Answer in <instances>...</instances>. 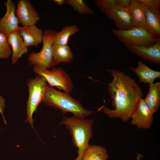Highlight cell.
Here are the masks:
<instances>
[{
	"label": "cell",
	"instance_id": "obj_28",
	"mask_svg": "<svg viewBox=\"0 0 160 160\" xmlns=\"http://www.w3.org/2000/svg\"><path fill=\"white\" fill-rule=\"evenodd\" d=\"M54 1L58 5L61 6L65 3V1L64 0H54Z\"/></svg>",
	"mask_w": 160,
	"mask_h": 160
},
{
	"label": "cell",
	"instance_id": "obj_29",
	"mask_svg": "<svg viewBox=\"0 0 160 160\" xmlns=\"http://www.w3.org/2000/svg\"><path fill=\"white\" fill-rule=\"evenodd\" d=\"M137 160H140V156H138L137 158Z\"/></svg>",
	"mask_w": 160,
	"mask_h": 160
},
{
	"label": "cell",
	"instance_id": "obj_27",
	"mask_svg": "<svg viewBox=\"0 0 160 160\" xmlns=\"http://www.w3.org/2000/svg\"><path fill=\"white\" fill-rule=\"evenodd\" d=\"M116 5L123 8H129L131 0H115Z\"/></svg>",
	"mask_w": 160,
	"mask_h": 160
},
{
	"label": "cell",
	"instance_id": "obj_1",
	"mask_svg": "<svg viewBox=\"0 0 160 160\" xmlns=\"http://www.w3.org/2000/svg\"><path fill=\"white\" fill-rule=\"evenodd\" d=\"M110 72L113 79L107 85L114 109L104 106L102 108L110 118H119L123 122H127L131 119L143 97L142 90L128 75L116 69H112Z\"/></svg>",
	"mask_w": 160,
	"mask_h": 160
},
{
	"label": "cell",
	"instance_id": "obj_2",
	"mask_svg": "<svg viewBox=\"0 0 160 160\" xmlns=\"http://www.w3.org/2000/svg\"><path fill=\"white\" fill-rule=\"evenodd\" d=\"M92 119L80 118L73 116H64L60 123L71 135L73 144L78 149L77 157L74 160H81L84 153L89 145L93 135Z\"/></svg>",
	"mask_w": 160,
	"mask_h": 160
},
{
	"label": "cell",
	"instance_id": "obj_15",
	"mask_svg": "<svg viewBox=\"0 0 160 160\" xmlns=\"http://www.w3.org/2000/svg\"><path fill=\"white\" fill-rule=\"evenodd\" d=\"M130 68L138 77L141 82L151 84L153 83L155 79L160 77L159 71L151 69L141 60L138 62L136 68L130 66Z\"/></svg>",
	"mask_w": 160,
	"mask_h": 160
},
{
	"label": "cell",
	"instance_id": "obj_10",
	"mask_svg": "<svg viewBox=\"0 0 160 160\" xmlns=\"http://www.w3.org/2000/svg\"><path fill=\"white\" fill-rule=\"evenodd\" d=\"M7 8L4 15L0 19V33L7 37L12 32L19 31V21L15 13V5L12 0H7L5 3Z\"/></svg>",
	"mask_w": 160,
	"mask_h": 160
},
{
	"label": "cell",
	"instance_id": "obj_24",
	"mask_svg": "<svg viewBox=\"0 0 160 160\" xmlns=\"http://www.w3.org/2000/svg\"><path fill=\"white\" fill-rule=\"evenodd\" d=\"M95 2L97 8L106 15L116 6L115 0H97Z\"/></svg>",
	"mask_w": 160,
	"mask_h": 160
},
{
	"label": "cell",
	"instance_id": "obj_13",
	"mask_svg": "<svg viewBox=\"0 0 160 160\" xmlns=\"http://www.w3.org/2000/svg\"><path fill=\"white\" fill-rule=\"evenodd\" d=\"M25 45L37 47L42 42L44 31L34 25L27 27H20L19 30Z\"/></svg>",
	"mask_w": 160,
	"mask_h": 160
},
{
	"label": "cell",
	"instance_id": "obj_3",
	"mask_svg": "<svg viewBox=\"0 0 160 160\" xmlns=\"http://www.w3.org/2000/svg\"><path fill=\"white\" fill-rule=\"evenodd\" d=\"M43 102L48 106L60 110L63 113L70 112L80 118H86L95 112L87 109L69 94L58 91L49 85Z\"/></svg>",
	"mask_w": 160,
	"mask_h": 160
},
{
	"label": "cell",
	"instance_id": "obj_14",
	"mask_svg": "<svg viewBox=\"0 0 160 160\" xmlns=\"http://www.w3.org/2000/svg\"><path fill=\"white\" fill-rule=\"evenodd\" d=\"M7 39L12 47L11 62L14 64L24 54L28 52V49L24 43L19 31L11 33L7 37Z\"/></svg>",
	"mask_w": 160,
	"mask_h": 160
},
{
	"label": "cell",
	"instance_id": "obj_17",
	"mask_svg": "<svg viewBox=\"0 0 160 160\" xmlns=\"http://www.w3.org/2000/svg\"><path fill=\"white\" fill-rule=\"evenodd\" d=\"M146 29L160 38V11L159 9L147 8L145 11Z\"/></svg>",
	"mask_w": 160,
	"mask_h": 160
},
{
	"label": "cell",
	"instance_id": "obj_6",
	"mask_svg": "<svg viewBox=\"0 0 160 160\" xmlns=\"http://www.w3.org/2000/svg\"><path fill=\"white\" fill-rule=\"evenodd\" d=\"M56 32L51 29L44 31L42 47L39 52H32L29 54L27 62L30 65L48 69L56 65L53 59L52 53V46Z\"/></svg>",
	"mask_w": 160,
	"mask_h": 160
},
{
	"label": "cell",
	"instance_id": "obj_26",
	"mask_svg": "<svg viewBox=\"0 0 160 160\" xmlns=\"http://www.w3.org/2000/svg\"><path fill=\"white\" fill-rule=\"evenodd\" d=\"M5 100L2 96L0 95V113L1 115L4 124H6L7 121L4 117V111L5 107Z\"/></svg>",
	"mask_w": 160,
	"mask_h": 160
},
{
	"label": "cell",
	"instance_id": "obj_7",
	"mask_svg": "<svg viewBox=\"0 0 160 160\" xmlns=\"http://www.w3.org/2000/svg\"><path fill=\"white\" fill-rule=\"evenodd\" d=\"M33 70L37 75L44 78L50 86L56 87L68 94L72 92L73 86L72 79L61 68L50 70L42 67L33 66Z\"/></svg>",
	"mask_w": 160,
	"mask_h": 160
},
{
	"label": "cell",
	"instance_id": "obj_19",
	"mask_svg": "<svg viewBox=\"0 0 160 160\" xmlns=\"http://www.w3.org/2000/svg\"><path fill=\"white\" fill-rule=\"evenodd\" d=\"M143 99L153 113L157 111L160 104V82L150 84L148 92Z\"/></svg>",
	"mask_w": 160,
	"mask_h": 160
},
{
	"label": "cell",
	"instance_id": "obj_18",
	"mask_svg": "<svg viewBox=\"0 0 160 160\" xmlns=\"http://www.w3.org/2000/svg\"><path fill=\"white\" fill-rule=\"evenodd\" d=\"M52 53L53 59L56 65L60 63H69L73 59V54L68 45L53 44Z\"/></svg>",
	"mask_w": 160,
	"mask_h": 160
},
{
	"label": "cell",
	"instance_id": "obj_23",
	"mask_svg": "<svg viewBox=\"0 0 160 160\" xmlns=\"http://www.w3.org/2000/svg\"><path fill=\"white\" fill-rule=\"evenodd\" d=\"M12 54L7 37L0 33V60L8 58Z\"/></svg>",
	"mask_w": 160,
	"mask_h": 160
},
{
	"label": "cell",
	"instance_id": "obj_21",
	"mask_svg": "<svg viewBox=\"0 0 160 160\" xmlns=\"http://www.w3.org/2000/svg\"><path fill=\"white\" fill-rule=\"evenodd\" d=\"M79 31V29L76 25L64 27L60 31L56 32L54 38L53 44L68 45L70 37Z\"/></svg>",
	"mask_w": 160,
	"mask_h": 160
},
{
	"label": "cell",
	"instance_id": "obj_8",
	"mask_svg": "<svg viewBox=\"0 0 160 160\" xmlns=\"http://www.w3.org/2000/svg\"><path fill=\"white\" fill-rule=\"evenodd\" d=\"M15 13L23 27L36 25L40 19L37 11L28 0L18 1Z\"/></svg>",
	"mask_w": 160,
	"mask_h": 160
},
{
	"label": "cell",
	"instance_id": "obj_16",
	"mask_svg": "<svg viewBox=\"0 0 160 160\" xmlns=\"http://www.w3.org/2000/svg\"><path fill=\"white\" fill-rule=\"evenodd\" d=\"M129 8L134 27H142L146 29L145 16L146 7L138 0H131Z\"/></svg>",
	"mask_w": 160,
	"mask_h": 160
},
{
	"label": "cell",
	"instance_id": "obj_25",
	"mask_svg": "<svg viewBox=\"0 0 160 160\" xmlns=\"http://www.w3.org/2000/svg\"><path fill=\"white\" fill-rule=\"evenodd\" d=\"M147 8H154L159 9L160 0H138Z\"/></svg>",
	"mask_w": 160,
	"mask_h": 160
},
{
	"label": "cell",
	"instance_id": "obj_20",
	"mask_svg": "<svg viewBox=\"0 0 160 160\" xmlns=\"http://www.w3.org/2000/svg\"><path fill=\"white\" fill-rule=\"evenodd\" d=\"M108 158L106 148L100 145L89 144L81 160H107Z\"/></svg>",
	"mask_w": 160,
	"mask_h": 160
},
{
	"label": "cell",
	"instance_id": "obj_11",
	"mask_svg": "<svg viewBox=\"0 0 160 160\" xmlns=\"http://www.w3.org/2000/svg\"><path fill=\"white\" fill-rule=\"evenodd\" d=\"M129 51L141 59L154 63L160 64V41L150 46L124 44Z\"/></svg>",
	"mask_w": 160,
	"mask_h": 160
},
{
	"label": "cell",
	"instance_id": "obj_22",
	"mask_svg": "<svg viewBox=\"0 0 160 160\" xmlns=\"http://www.w3.org/2000/svg\"><path fill=\"white\" fill-rule=\"evenodd\" d=\"M65 2L80 14L92 15L94 14L93 11L83 0H67Z\"/></svg>",
	"mask_w": 160,
	"mask_h": 160
},
{
	"label": "cell",
	"instance_id": "obj_12",
	"mask_svg": "<svg viewBox=\"0 0 160 160\" xmlns=\"http://www.w3.org/2000/svg\"><path fill=\"white\" fill-rule=\"evenodd\" d=\"M106 16L114 21L119 30H127L134 27L129 8H122L116 5Z\"/></svg>",
	"mask_w": 160,
	"mask_h": 160
},
{
	"label": "cell",
	"instance_id": "obj_4",
	"mask_svg": "<svg viewBox=\"0 0 160 160\" xmlns=\"http://www.w3.org/2000/svg\"><path fill=\"white\" fill-rule=\"evenodd\" d=\"M27 85L28 88V97L26 103L27 117L25 123H29L35 130L33 115L39 105L43 101L48 85L45 79L38 75L34 79H28Z\"/></svg>",
	"mask_w": 160,
	"mask_h": 160
},
{
	"label": "cell",
	"instance_id": "obj_9",
	"mask_svg": "<svg viewBox=\"0 0 160 160\" xmlns=\"http://www.w3.org/2000/svg\"><path fill=\"white\" fill-rule=\"evenodd\" d=\"M153 114L143 99L141 98L131 117V124L138 128L149 129L154 121Z\"/></svg>",
	"mask_w": 160,
	"mask_h": 160
},
{
	"label": "cell",
	"instance_id": "obj_5",
	"mask_svg": "<svg viewBox=\"0 0 160 160\" xmlns=\"http://www.w3.org/2000/svg\"><path fill=\"white\" fill-rule=\"evenodd\" d=\"M112 33L124 44L150 46L160 41L159 38L142 27H134L125 30L114 29Z\"/></svg>",
	"mask_w": 160,
	"mask_h": 160
}]
</instances>
